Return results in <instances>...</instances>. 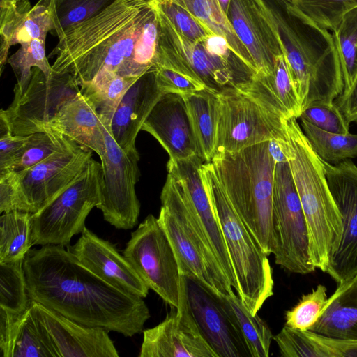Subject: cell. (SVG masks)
Returning <instances> with one entry per match:
<instances>
[{"label":"cell","mask_w":357,"mask_h":357,"mask_svg":"<svg viewBox=\"0 0 357 357\" xmlns=\"http://www.w3.org/2000/svg\"><path fill=\"white\" fill-rule=\"evenodd\" d=\"M158 39V15L149 3L116 0L63 32L50 54L56 56L52 68L70 73L79 87L100 71L139 77L155 68Z\"/></svg>","instance_id":"1"},{"label":"cell","mask_w":357,"mask_h":357,"mask_svg":"<svg viewBox=\"0 0 357 357\" xmlns=\"http://www.w3.org/2000/svg\"><path fill=\"white\" fill-rule=\"evenodd\" d=\"M23 268L30 299L77 323L132 337L150 318L143 298L105 282L65 247L29 250Z\"/></svg>","instance_id":"2"},{"label":"cell","mask_w":357,"mask_h":357,"mask_svg":"<svg viewBox=\"0 0 357 357\" xmlns=\"http://www.w3.org/2000/svg\"><path fill=\"white\" fill-rule=\"evenodd\" d=\"M282 52L302 111L317 100L334 101L344 81L332 33L321 29L291 3H273Z\"/></svg>","instance_id":"3"},{"label":"cell","mask_w":357,"mask_h":357,"mask_svg":"<svg viewBox=\"0 0 357 357\" xmlns=\"http://www.w3.org/2000/svg\"><path fill=\"white\" fill-rule=\"evenodd\" d=\"M286 141L281 144L305 217L313 265L327 271L331 253L342 233V215L329 188L321 158L296 121L283 120Z\"/></svg>","instance_id":"4"},{"label":"cell","mask_w":357,"mask_h":357,"mask_svg":"<svg viewBox=\"0 0 357 357\" xmlns=\"http://www.w3.org/2000/svg\"><path fill=\"white\" fill-rule=\"evenodd\" d=\"M234 208L264 253L275 241L273 198L275 162L264 142L238 152L215 155L211 160Z\"/></svg>","instance_id":"5"},{"label":"cell","mask_w":357,"mask_h":357,"mask_svg":"<svg viewBox=\"0 0 357 357\" xmlns=\"http://www.w3.org/2000/svg\"><path fill=\"white\" fill-rule=\"evenodd\" d=\"M200 173L225 240L236 278L237 295L247 309L256 314L273 294L268 256L234 208L213 164L203 163Z\"/></svg>","instance_id":"6"},{"label":"cell","mask_w":357,"mask_h":357,"mask_svg":"<svg viewBox=\"0 0 357 357\" xmlns=\"http://www.w3.org/2000/svg\"><path fill=\"white\" fill-rule=\"evenodd\" d=\"M158 218L174 250L181 275L215 295L234 293L178 181L168 174Z\"/></svg>","instance_id":"7"},{"label":"cell","mask_w":357,"mask_h":357,"mask_svg":"<svg viewBox=\"0 0 357 357\" xmlns=\"http://www.w3.org/2000/svg\"><path fill=\"white\" fill-rule=\"evenodd\" d=\"M92 152L75 143L29 169L0 172V213L38 212L74 182Z\"/></svg>","instance_id":"8"},{"label":"cell","mask_w":357,"mask_h":357,"mask_svg":"<svg viewBox=\"0 0 357 357\" xmlns=\"http://www.w3.org/2000/svg\"><path fill=\"white\" fill-rule=\"evenodd\" d=\"M102 164L91 158L86 167L59 196L31 215L32 245L68 248L75 235L85 229L86 218L101 199Z\"/></svg>","instance_id":"9"},{"label":"cell","mask_w":357,"mask_h":357,"mask_svg":"<svg viewBox=\"0 0 357 357\" xmlns=\"http://www.w3.org/2000/svg\"><path fill=\"white\" fill-rule=\"evenodd\" d=\"M283 120L239 89H225L217 93L214 155L234 153L264 142L284 139Z\"/></svg>","instance_id":"10"},{"label":"cell","mask_w":357,"mask_h":357,"mask_svg":"<svg viewBox=\"0 0 357 357\" xmlns=\"http://www.w3.org/2000/svg\"><path fill=\"white\" fill-rule=\"evenodd\" d=\"M273 222L275 264L294 273L313 272L307 222L288 162L275 164Z\"/></svg>","instance_id":"11"},{"label":"cell","mask_w":357,"mask_h":357,"mask_svg":"<svg viewBox=\"0 0 357 357\" xmlns=\"http://www.w3.org/2000/svg\"><path fill=\"white\" fill-rule=\"evenodd\" d=\"M139 276L165 303L179 305L182 275L177 260L158 219L149 214L139 224L123 251Z\"/></svg>","instance_id":"12"},{"label":"cell","mask_w":357,"mask_h":357,"mask_svg":"<svg viewBox=\"0 0 357 357\" xmlns=\"http://www.w3.org/2000/svg\"><path fill=\"white\" fill-rule=\"evenodd\" d=\"M79 91V86L70 73L53 70L47 77L40 68H33L26 91L20 98H13L6 109H1L0 119L15 135L44 132L46 125Z\"/></svg>","instance_id":"13"},{"label":"cell","mask_w":357,"mask_h":357,"mask_svg":"<svg viewBox=\"0 0 357 357\" xmlns=\"http://www.w3.org/2000/svg\"><path fill=\"white\" fill-rule=\"evenodd\" d=\"M155 11L159 25L158 48L176 59L206 89L219 93L228 87L236 88L250 81L256 74L243 61H230L217 54L206 38L195 42L184 37L162 14Z\"/></svg>","instance_id":"14"},{"label":"cell","mask_w":357,"mask_h":357,"mask_svg":"<svg viewBox=\"0 0 357 357\" xmlns=\"http://www.w3.org/2000/svg\"><path fill=\"white\" fill-rule=\"evenodd\" d=\"M106 144L100 157L104 183L97 206L105 220L119 229H132L138 222L140 204L135 185L140 176L139 154L137 149L124 151L114 140L110 129L104 126Z\"/></svg>","instance_id":"15"},{"label":"cell","mask_w":357,"mask_h":357,"mask_svg":"<svg viewBox=\"0 0 357 357\" xmlns=\"http://www.w3.org/2000/svg\"><path fill=\"white\" fill-rule=\"evenodd\" d=\"M322 162L342 220L341 238L326 271L338 284L357 274V166L349 159L336 165Z\"/></svg>","instance_id":"16"},{"label":"cell","mask_w":357,"mask_h":357,"mask_svg":"<svg viewBox=\"0 0 357 357\" xmlns=\"http://www.w3.org/2000/svg\"><path fill=\"white\" fill-rule=\"evenodd\" d=\"M165 319L143 331L140 357H218L202 335L190 310L186 278L182 275L179 305Z\"/></svg>","instance_id":"17"},{"label":"cell","mask_w":357,"mask_h":357,"mask_svg":"<svg viewBox=\"0 0 357 357\" xmlns=\"http://www.w3.org/2000/svg\"><path fill=\"white\" fill-rule=\"evenodd\" d=\"M227 18L257 73L269 74L283 54L273 4L266 0H231Z\"/></svg>","instance_id":"18"},{"label":"cell","mask_w":357,"mask_h":357,"mask_svg":"<svg viewBox=\"0 0 357 357\" xmlns=\"http://www.w3.org/2000/svg\"><path fill=\"white\" fill-rule=\"evenodd\" d=\"M204 162L198 155L184 160L169 159L167 169L182 186L215 257L233 289L237 291L236 278L225 240L200 173V167Z\"/></svg>","instance_id":"19"},{"label":"cell","mask_w":357,"mask_h":357,"mask_svg":"<svg viewBox=\"0 0 357 357\" xmlns=\"http://www.w3.org/2000/svg\"><path fill=\"white\" fill-rule=\"evenodd\" d=\"M188 303L206 340L218 357H251L248 347L219 297L186 278Z\"/></svg>","instance_id":"20"},{"label":"cell","mask_w":357,"mask_h":357,"mask_svg":"<svg viewBox=\"0 0 357 357\" xmlns=\"http://www.w3.org/2000/svg\"><path fill=\"white\" fill-rule=\"evenodd\" d=\"M68 250L86 268L116 289L143 298L148 295L149 288L114 245L86 227Z\"/></svg>","instance_id":"21"},{"label":"cell","mask_w":357,"mask_h":357,"mask_svg":"<svg viewBox=\"0 0 357 357\" xmlns=\"http://www.w3.org/2000/svg\"><path fill=\"white\" fill-rule=\"evenodd\" d=\"M33 313L46 327L60 357H118L107 330L77 323L31 300Z\"/></svg>","instance_id":"22"},{"label":"cell","mask_w":357,"mask_h":357,"mask_svg":"<svg viewBox=\"0 0 357 357\" xmlns=\"http://www.w3.org/2000/svg\"><path fill=\"white\" fill-rule=\"evenodd\" d=\"M151 134L171 160L202 154L182 96L164 94L144 122L142 130Z\"/></svg>","instance_id":"23"},{"label":"cell","mask_w":357,"mask_h":357,"mask_svg":"<svg viewBox=\"0 0 357 357\" xmlns=\"http://www.w3.org/2000/svg\"><path fill=\"white\" fill-rule=\"evenodd\" d=\"M163 95L156 82L155 68L140 76L127 90L110 126V132L121 149H136L135 140L144 122Z\"/></svg>","instance_id":"24"},{"label":"cell","mask_w":357,"mask_h":357,"mask_svg":"<svg viewBox=\"0 0 357 357\" xmlns=\"http://www.w3.org/2000/svg\"><path fill=\"white\" fill-rule=\"evenodd\" d=\"M1 357H60L50 335L31 306L14 314L0 308Z\"/></svg>","instance_id":"25"},{"label":"cell","mask_w":357,"mask_h":357,"mask_svg":"<svg viewBox=\"0 0 357 357\" xmlns=\"http://www.w3.org/2000/svg\"><path fill=\"white\" fill-rule=\"evenodd\" d=\"M236 89L282 119H297L301 114L298 96L283 54L275 59L271 73H257L250 81Z\"/></svg>","instance_id":"26"},{"label":"cell","mask_w":357,"mask_h":357,"mask_svg":"<svg viewBox=\"0 0 357 357\" xmlns=\"http://www.w3.org/2000/svg\"><path fill=\"white\" fill-rule=\"evenodd\" d=\"M103 128L101 117L80 91L46 125L45 131L59 132L100 158L106 150Z\"/></svg>","instance_id":"27"},{"label":"cell","mask_w":357,"mask_h":357,"mask_svg":"<svg viewBox=\"0 0 357 357\" xmlns=\"http://www.w3.org/2000/svg\"><path fill=\"white\" fill-rule=\"evenodd\" d=\"M308 331L331 337L357 339V274L337 284L319 320Z\"/></svg>","instance_id":"28"},{"label":"cell","mask_w":357,"mask_h":357,"mask_svg":"<svg viewBox=\"0 0 357 357\" xmlns=\"http://www.w3.org/2000/svg\"><path fill=\"white\" fill-rule=\"evenodd\" d=\"M202 158L211 162L217 132V93L207 89L182 96Z\"/></svg>","instance_id":"29"},{"label":"cell","mask_w":357,"mask_h":357,"mask_svg":"<svg viewBox=\"0 0 357 357\" xmlns=\"http://www.w3.org/2000/svg\"><path fill=\"white\" fill-rule=\"evenodd\" d=\"M218 297L243 338L251 357L269 356L273 336L266 323L257 314H252L235 293Z\"/></svg>","instance_id":"30"},{"label":"cell","mask_w":357,"mask_h":357,"mask_svg":"<svg viewBox=\"0 0 357 357\" xmlns=\"http://www.w3.org/2000/svg\"><path fill=\"white\" fill-rule=\"evenodd\" d=\"M138 78L125 77L112 72L100 71L91 82L80 87V91L91 102L104 126L110 129L119 103Z\"/></svg>","instance_id":"31"},{"label":"cell","mask_w":357,"mask_h":357,"mask_svg":"<svg viewBox=\"0 0 357 357\" xmlns=\"http://www.w3.org/2000/svg\"><path fill=\"white\" fill-rule=\"evenodd\" d=\"M177 1L188 8L212 34L223 37L232 51L256 71L248 51L235 33L218 0Z\"/></svg>","instance_id":"32"},{"label":"cell","mask_w":357,"mask_h":357,"mask_svg":"<svg viewBox=\"0 0 357 357\" xmlns=\"http://www.w3.org/2000/svg\"><path fill=\"white\" fill-rule=\"evenodd\" d=\"M31 215L14 211L0 217V264L24 259L32 246Z\"/></svg>","instance_id":"33"},{"label":"cell","mask_w":357,"mask_h":357,"mask_svg":"<svg viewBox=\"0 0 357 357\" xmlns=\"http://www.w3.org/2000/svg\"><path fill=\"white\" fill-rule=\"evenodd\" d=\"M301 119L304 134L322 160L337 164L357 157V134L327 132Z\"/></svg>","instance_id":"34"},{"label":"cell","mask_w":357,"mask_h":357,"mask_svg":"<svg viewBox=\"0 0 357 357\" xmlns=\"http://www.w3.org/2000/svg\"><path fill=\"white\" fill-rule=\"evenodd\" d=\"M75 143L68 137L53 131L29 135V139L20 152L2 172L20 171L29 169L48 158L63 152Z\"/></svg>","instance_id":"35"},{"label":"cell","mask_w":357,"mask_h":357,"mask_svg":"<svg viewBox=\"0 0 357 357\" xmlns=\"http://www.w3.org/2000/svg\"><path fill=\"white\" fill-rule=\"evenodd\" d=\"M15 74L17 83L14 87V98H20L26 91L33 68H40L50 77L53 70L45 51V40L34 39L20 44V47L7 59Z\"/></svg>","instance_id":"36"},{"label":"cell","mask_w":357,"mask_h":357,"mask_svg":"<svg viewBox=\"0 0 357 357\" xmlns=\"http://www.w3.org/2000/svg\"><path fill=\"white\" fill-rule=\"evenodd\" d=\"M155 68L158 86L164 94L183 96L206 89L181 63L159 48Z\"/></svg>","instance_id":"37"},{"label":"cell","mask_w":357,"mask_h":357,"mask_svg":"<svg viewBox=\"0 0 357 357\" xmlns=\"http://www.w3.org/2000/svg\"><path fill=\"white\" fill-rule=\"evenodd\" d=\"M331 33L340 61L344 93L357 78V6L343 16Z\"/></svg>","instance_id":"38"},{"label":"cell","mask_w":357,"mask_h":357,"mask_svg":"<svg viewBox=\"0 0 357 357\" xmlns=\"http://www.w3.org/2000/svg\"><path fill=\"white\" fill-rule=\"evenodd\" d=\"M22 260L0 264V308L20 314L30 305Z\"/></svg>","instance_id":"39"},{"label":"cell","mask_w":357,"mask_h":357,"mask_svg":"<svg viewBox=\"0 0 357 357\" xmlns=\"http://www.w3.org/2000/svg\"><path fill=\"white\" fill-rule=\"evenodd\" d=\"M116 0H52L54 33L59 38L68 27L99 13Z\"/></svg>","instance_id":"40"},{"label":"cell","mask_w":357,"mask_h":357,"mask_svg":"<svg viewBox=\"0 0 357 357\" xmlns=\"http://www.w3.org/2000/svg\"><path fill=\"white\" fill-rule=\"evenodd\" d=\"M54 29L52 0H39L14 29L9 47L34 39L45 40L47 33Z\"/></svg>","instance_id":"41"},{"label":"cell","mask_w":357,"mask_h":357,"mask_svg":"<svg viewBox=\"0 0 357 357\" xmlns=\"http://www.w3.org/2000/svg\"><path fill=\"white\" fill-rule=\"evenodd\" d=\"M291 3L317 26L332 32L343 16L357 6V0H293Z\"/></svg>","instance_id":"42"},{"label":"cell","mask_w":357,"mask_h":357,"mask_svg":"<svg viewBox=\"0 0 357 357\" xmlns=\"http://www.w3.org/2000/svg\"><path fill=\"white\" fill-rule=\"evenodd\" d=\"M149 3L178 33L192 41H202L213 35L177 0H152Z\"/></svg>","instance_id":"43"},{"label":"cell","mask_w":357,"mask_h":357,"mask_svg":"<svg viewBox=\"0 0 357 357\" xmlns=\"http://www.w3.org/2000/svg\"><path fill=\"white\" fill-rule=\"evenodd\" d=\"M327 299L326 287L319 284L311 293L303 295L293 308L286 312L285 326L303 331L309 330L321 317Z\"/></svg>","instance_id":"44"},{"label":"cell","mask_w":357,"mask_h":357,"mask_svg":"<svg viewBox=\"0 0 357 357\" xmlns=\"http://www.w3.org/2000/svg\"><path fill=\"white\" fill-rule=\"evenodd\" d=\"M299 118L327 132H349V123L334 101H314L302 111Z\"/></svg>","instance_id":"45"},{"label":"cell","mask_w":357,"mask_h":357,"mask_svg":"<svg viewBox=\"0 0 357 357\" xmlns=\"http://www.w3.org/2000/svg\"><path fill=\"white\" fill-rule=\"evenodd\" d=\"M30 0H0V70L7 62L10 38L23 17L31 9Z\"/></svg>","instance_id":"46"},{"label":"cell","mask_w":357,"mask_h":357,"mask_svg":"<svg viewBox=\"0 0 357 357\" xmlns=\"http://www.w3.org/2000/svg\"><path fill=\"white\" fill-rule=\"evenodd\" d=\"M282 356L284 357H324L316 344L300 331L285 326L273 336Z\"/></svg>","instance_id":"47"},{"label":"cell","mask_w":357,"mask_h":357,"mask_svg":"<svg viewBox=\"0 0 357 357\" xmlns=\"http://www.w3.org/2000/svg\"><path fill=\"white\" fill-rule=\"evenodd\" d=\"M324 357H357V339H341L304 331Z\"/></svg>","instance_id":"48"},{"label":"cell","mask_w":357,"mask_h":357,"mask_svg":"<svg viewBox=\"0 0 357 357\" xmlns=\"http://www.w3.org/2000/svg\"><path fill=\"white\" fill-rule=\"evenodd\" d=\"M29 137L13 135L7 124L0 119V172L6 169L20 152Z\"/></svg>","instance_id":"49"},{"label":"cell","mask_w":357,"mask_h":357,"mask_svg":"<svg viewBox=\"0 0 357 357\" xmlns=\"http://www.w3.org/2000/svg\"><path fill=\"white\" fill-rule=\"evenodd\" d=\"M335 102L349 123H357V78L349 90L341 93Z\"/></svg>","instance_id":"50"},{"label":"cell","mask_w":357,"mask_h":357,"mask_svg":"<svg viewBox=\"0 0 357 357\" xmlns=\"http://www.w3.org/2000/svg\"><path fill=\"white\" fill-rule=\"evenodd\" d=\"M281 140L282 139H272L268 141V151L275 163L287 162V157L281 146Z\"/></svg>","instance_id":"51"},{"label":"cell","mask_w":357,"mask_h":357,"mask_svg":"<svg viewBox=\"0 0 357 357\" xmlns=\"http://www.w3.org/2000/svg\"><path fill=\"white\" fill-rule=\"evenodd\" d=\"M218 1L220 4V6H221L222 10L227 15L231 0H218Z\"/></svg>","instance_id":"52"},{"label":"cell","mask_w":357,"mask_h":357,"mask_svg":"<svg viewBox=\"0 0 357 357\" xmlns=\"http://www.w3.org/2000/svg\"><path fill=\"white\" fill-rule=\"evenodd\" d=\"M139 1H144V2H146V3H149L152 0H139Z\"/></svg>","instance_id":"53"},{"label":"cell","mask_w":357,"mask_h":357,"mask_svg":"<svg viewBox=\"0 0 357 357\" xmlns=\"http://www.w3.org/2000/svg\"><path fill=\"white\" fill-rule=\"evenodd\" d=\"M284 1H289L290 3H292V1H293V0H284Z\"/></svg>","instance_id":"54"}]
</instances>
